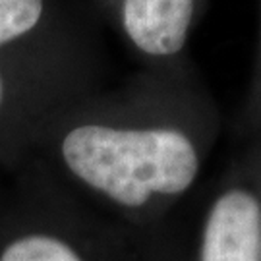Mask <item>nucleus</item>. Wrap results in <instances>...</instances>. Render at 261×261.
Listing matches in <instances>:
<instances>
[{
    "instance_id": "f03ea898",
    "label": "nucleus",
    "mask_w": 261,
    "mask_h": 261,
    "mask_svg": "<svg viewBox=\"0 0 261 261\" xmlns=\"http://www.w3.org/2000/svg\"><path fill=\"white\" fill-rule=\"evenodd\" d=\"M201 261H261V201L244 188L217 197L207 213Z\"/></svg>"
},
{
    "instance_id": "f257e3e1",
    "label": "nucleus",
    "mask_w": 261,
    "mask_h": 261,
    "mask_svg": "<svg viewBox=\"0 0 261 261\" xmlns=\"http://www.w3.org/2000/svg\"><path fill=\"white\" fill-rule=\"evenodd\" d=\"M60 157L75 180L126 209L180 196L199 172L196 143L168 124H80L62 138Z\"/></svg>"
},
{
    "instance_id": "20e7f679",
    "label": "nucleus",
    "mask_w": 261,
    "mask_h": 261,
    "mask_svg": "<svg viewBox=\"0 0 261 261\" xmlns=\"http://www.w3.org/2000/svg\"><path fill=\"white\" fill-rule=\"evenodd\" d=\"M0 261H91L80 246L53 230H21L0 240Z\"/></svg>"
},
{
    "instance_id": "39448f33",
    "label": "nucleus",
    "mask_w": 261,
    "mask_h": 261,
    "mask_svg": "<svg viewBox=\"0 0 261 261\" xmlns=\"http://www.w3.org/2000/svg\"><path fill=\"white\" fill-rule=\"evenodd\" d=\"M45 10L43 0H0V47L37 25ZM2 101V80H0Z\"/></svg>"
},
{
    "instance_id": "7ed1b4c3",
    "label": "nucleus",
    "mask_w": 261,
    "mask_h": 261,
    "mask_svg": "<svg viewBox=\"0 0 261 261\" xmlns=\"http://www.w3.org/2000/svg\"><path fill=\"white\" fill-rule=\"evenodd\" d=\"M122 28L132 45L151 58H172L186 47L196 0H122Z\"/></svg>"
}]
</instances>
